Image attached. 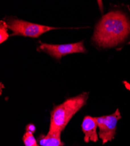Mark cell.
Instances as JSON below:
<instances>
[{"mask_svg":"<svg viewBox=\"0 0 130 146\" xmlns=\"http://www.w3.org/2000/svg\"><path fill=\"white\" fill-rule=\"evenodd\" d=\"M6 23L8 29L13 31L11 36L20 35L31 38H38L45 32L58 29L30 23L18 19H9Z\"/></svg>","mask_w":130,"mask_h":146,"instance_id":"cell-3","label":"cell"},{"mask_svg":"<svg viewBox=\"0 0 130 146\" xmlns=\"http://www.w3.org/2000/svg\"><path fill=\"white\" fill-rule=\"evenodd\" d=\"M38 50H40L57 59L61 58L62 56L68 54L85 53L86 52L83 41L65 44L42 43L38 47Z\"/></svg>","mask_w":130,"mask_h":146,"instance_id":"cell-5","label":"cell"},{"mask_svg":"<svg viewBox=\"0 0 130 146\" xmlns=\"http://www.w3.org/2000/svg\"><path fill=\"white\" fill-rule=\"evenodd\" d=\"M89 93L85 92L55 106L50 113L49 133H61L70 120L87 102Z\"/></svg>","mask_w":130,"mask_h":146,"instance_id":"cell-2","label":"cell"},{"mask_svg":"<svg viewBox=\"0 0 130 146\" xmlns=\"http://www.w3.org/2000/svg\"><path fill=\"white\" fill-rule=\"evenodd\" d=\"M36 131V127L33 124H29L26 127V131L32 133L33 134Z\"/></svg>","mask_w":130,"mask_h":146,"instance_id":"cell-10","label":"cell"},{"mask_svg":"<svg viewBox=\"0 0 130 146\" xmlns=\"http://www.w3.org/2000/svg\"><path fill=\"white\" fill-rule=\"evenodd\" d=\"M22 140L25 146H40L36 139L34 138L33 134L29 131H26L23 135Z\"/></svg>","mask_w":130,"mask_h":146,"instance_id":"cell-8","label":"cell"},{"mask_svg":"<svg viewBox=\"0 0 130 146\" xmlns=\"http://www.w3.org/2000/svg\"><path fill=\"white\" fill-rule=\"evenodd\" d=\"M61 133H49L46 135V141L42 146H64L61 139Z\"/></svg>","mask_w":130,"mask_h":146,"instance_id":"cell-7","label":"cell"},{"mask_svg":"<svg viewBox=\"0 0 130 146\" xmlns=\"http://www.w3.org/2000/svg\"><path fill=\"white\" fill-rule=\"evenodd\" d=\"M121 113L119 109L112 114L96 117L99 131V137L104 144L112 141L115 137L117 130V124L121 119Z\"/></svg>","mask_w":130,"mask_h":146,"instance_id":"cell-4","label":"cell"},{"mask_svg":"<svg viewBox=\"0 0 130 146\" xmlns=\"http://www.w3.org/2000/svg\"><path fill=\"white\" fill-rule=\"evenodd\" d=\"M8 29L7 23L1 21L0 23V42L1 43L5 42L9 37Z\"/></svg>","mask_w":130,"mask_h":146,"instance_id":"cell-9","label":"cell"},{"mask_svg":"<svg viewBox=\"0 0 130 146\" xmlns=\"http://www.w3.org/2000/svg\"><path fill=\"white\" fill-rule=\"evenodd\" d=\"M82 130L84 133V141L86 143L90 141L97 142L99 140L97 128L98 127L96 117L86 116L82 123Z\"/></svg>","mask_w":130,"mask_h":146,"instance_id":"cell-6","label":"cell"},{"mask_svg":"<svg viewBox=\"0 0 130 146\" xmlns=\"http://www.w3.org/2000/svg\"><path fill=\"white\" fill-rule=\"evenodd\" d=\"M129 34L128 18L120 11H112L98 22L92 39L100 47H111L124 42Z\"/></svg>","mask_w":130,"mask_h":146,"instance_id":"cell-1","label":"cell"}]
</instances>
